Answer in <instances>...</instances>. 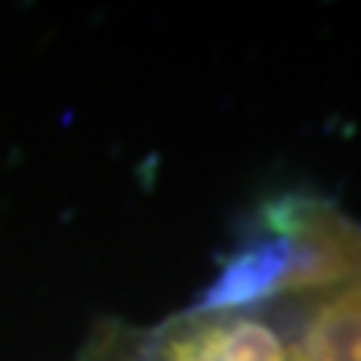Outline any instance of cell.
Masks as SVG:
<instances>
[{
	"label": "cell",
	"instance_id": "2",
	"mask_svg": "<svg viewBox=\"0 0 361 361\" xmlns=\"http://www.w3.org/2000/svg\"><path fill=\"white\" fill-rule=\"evenodd\" d=\"M157 361H288V355L271 324L221 318L171 338Z\"/></svg>",
	"mask_w": 361,
	"mask_h": 361
},
{
	"label": "cell",
	"instance_id": "3",
	"mask_svg": "<svg viewBox=\"0 0 361 361\" xmlns=\"http://www.w3.org/2000/svg\"><path fill=\"white\" fill-rule=\"evenodd\" d=\"M298 361H361V284L324 301L311 314Z\"/></svg>",
	"mask_w": 361,
	"mask_h": 361
},
{
	"label": "cell",
	"instance_id": "1",
	"mask_svg": "<svg viewBox=\"0 0 361 361\" xmlns=\"http://www.w3.org/2000/svg\"><path fill=\"white\" fill-rule=\"evenodd\" d=\"M284 281L281 288L305 291L322 284L361 281V231L322 207H281Z\"/></svg>",
	"mask_w": 361,
	"mask_h": 361
}]
</instances>
